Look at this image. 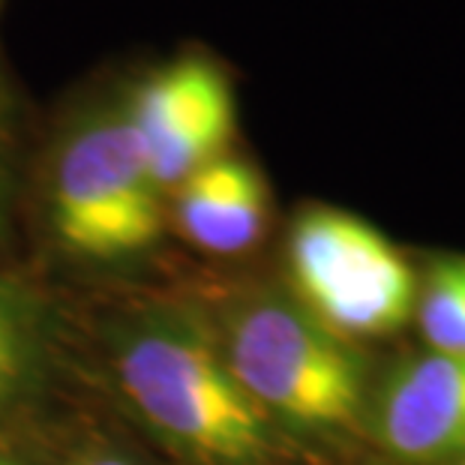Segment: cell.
<instances>
[{
	"label": "cell",
	"instance_id": "cell-7",
	"mask_svg": "<svg viewBox=\"0 0 465 465\" xmlns=\"http://www.w3.org/2000/svg\"><path fill=\"white\" fill-rule=\"evenodd\" d=\"M174 220L199 250L241 255L262 241L271 220V193L259 168L225 153L177 186Z\"/></svg>",
	"mask_w": 465,
	"mask_h": 465
},
{
	"label": "cell",
	"instance_id": "cell-3",
	"mask_svg": "<svg viewBox=\"0 0 465 465\" xmlns=\"http://www.w3.org/2000/svg\"><path fill=\"white\" fill-rule=\"evenodd\" d=\"M292 298L342 340L391 336L414 319L418 273L372 223L328 204L294 216L285 243Z\"/></svg>",
	"mask_w": 465,
	"mask_h": 465
},
{
	"label": "cell",
	"instance_id": "cell-12",
	"mask_svg": "<svg viewBox=\"0 0 465 465\" xmlns=\"http://www.w3.org/2000/svg\"><path fill=\"white\" fill-rule=\"evenodd\" d=\"M453 465H465V457H462V460H457V462H453Z\"/></svg>",
	"mask_w": 465,
	"mask_h": 465
},
{
	"label": "cell",
	"instance_id": "cell-6",
	"mask_svg": "<svg viewBox=\"0 0 465 465\" xmlns=\"http://www.w3.org/2000/svg\"><path fill=\"white\" fill-rule=\"evenodd\" d=\"M375 441L405 465L465 457V354L423 351L397 363L366 405Z\"/></svg>",
	"mask_w": 465,
	"mask_h": 465
},
{
	"label": "cell",
	"instance_id": "cell-9",
	"mask_svg": "<svg viewBox=\"0 0 465 465\" xmlns=\"http://www.w3.org/2000/svg\"><path fill=\"white\" fill-rule=\"evenodd\" d=\"M414 322L430 351L465 354V255L430 259L418 276Z\"/></svg>",
	"mask_w": 465,
	"mask_h": 465
},
{
	"label": "cell",
	"instance_id": "cell-10",
	"mask_svg": "<svg viewBox=\"0 0 465 465\" xmlns=\"http://www.w3.org/2000/svg\"><path fill=\"white\" fill-rule=\"evenodd\" d=\"M82 465H135L133 460H126L124 453H94Z\"/></svg>",
	"mask_w": 465,
	"mask_h": 465
},
{
	"label": "cell",
	"instance_id": "cell-2",
	"mask_svg": "<svg viewBox=\"0 0 465 465\" xmlns=\"http://www.w3.org/2000/svg\"><path fill=\"white\" fill-rule=\"evenodd\" d=\"M220 349L267 420L303 432H340L366 414L363 358L292 294L262 292L234 303Z\"/></svg>",
	"mask_w": 465,
	"mask_h": 465
},
{
	"label": "cell",
	"instance_id": "cell-1",
	"mask_svg": "<svg viewBox=\"0 0 465 465\" xmlns=\"http://www.w3.org/2000/svg\"><path fill=\"white\" fill-rule=\"evenodd\" d=\"M135 414L202 465H262L273 448L264 418L190 310H156L126 328L114 361Z\"/></svg>",
	"mask_w": 465,
	"mask_h": 465
},
{
	"label": "cell",
	"instance_id": "cell-11",
	"mask_svg": "<svg viewBox=\"0 0 465 465\" xmlns=\"http://www.w3.org/2000/svg\"><path fill=\"white\" fill-rule=\"evenodd\" d=\"M0 465H27V462L18 457H9V453H0Z\"/></svg>",
	"mask_w": 465,
	"mask_h": 465
},
{
	"label": "cell",
	"instance_id": "cell-5",
	"mask_svg": "<svg viewBox=\"0 0 465 465\" xmlns=\"http://www.w3.org/2000/svg\"><path fill=\"white\" fill-rule=\"evenodd\" d=\"M160 193L229 153L237 105L229 75L207 57H181L147 75L124 108Z\"/></svg>",
	"mask_w": 465,
	"mask_h": 465
},
{
	"label": "cell",
	"instance_id": "cell-4",
	"mask_svg": "<svg viewBox=\"0 0 465 465\" xmlns=\"http://www.w3.org/2000/svg\"><path fill=\"white\" fill-rule=\"evenodd\" d=\"M163 193L124 112H96L57 151L52 223L69 252L96 262L138 255L163 229Z\"/></svg>",
	"mask_w": 465,
	"mask_h": 465
},
{
	"label": "cell",
	"instance_id": "cell-8",
	"mask_svg": "<svg viewBox=\"0 0 465 465\" xmlns=\"http://www.w3.org/2000/svg\"><path fill=\"white\" fill-rule=\"evenodd\" d=\"M43 363V315L22 285L0 280V414L34 388Z\"/></svg>",
	"mask_w": 465,
	"mask_h": 465
}]
</instances>
